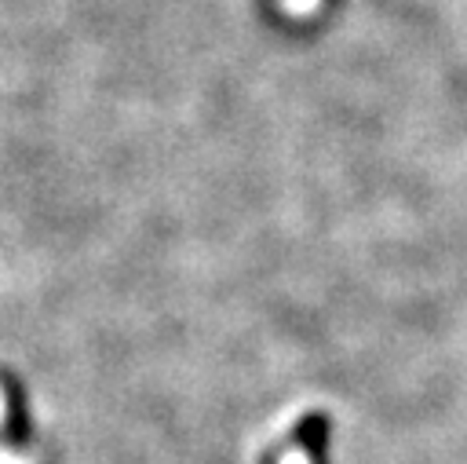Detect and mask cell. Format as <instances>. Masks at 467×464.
Listing matches in <instances>:
<instances>
[{"instance_id":"6da1fadb","label":"cell","mask_w":467,"mask_h":464,"mask_svg":"<svg viewBox=\"0 0 467 464\" xmlns=\"http://www.w3.org/2000/svg\"><path fill=\"white\" fill-rule=\"evenodd\" d=\"M325 417H303V424H299V442L310 449V457L314 460H321V449H325Z\"/></svg>"}]
</instances>
